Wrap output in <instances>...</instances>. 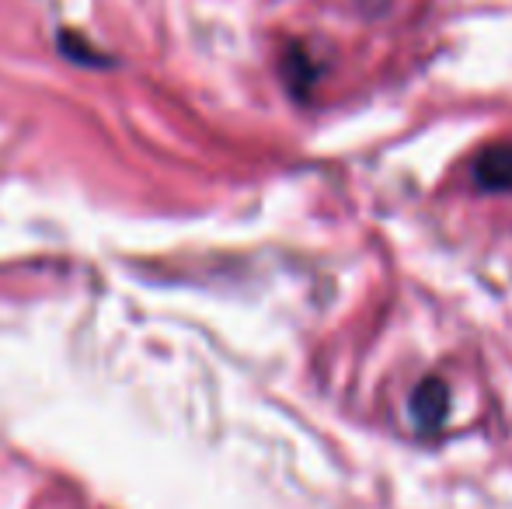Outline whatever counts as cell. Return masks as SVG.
Listing matches in <instances>:
<instances>
[{"label":"cell","instance_id":"6da1fadb","mask_svg":"<svg viewBox=\"0 0 512 509\" xmlns=\"http://www.w3.org/2000/svg\"><path fill=\"white\" fill-rule=\"evenodd\" d=\"M474 185L485 192H512V140L485 147L471 164Z\"/></svg>","mask_w":512,"mask_h":509},{"label":"cell","instance_id":"7a4b0ae2","mask_svg":"<svg viewBox=\"0 0 512 509\" xmlns=\"http://www.w3.org/2000/svg\"><path fill=\"white\" fill-rule=\"evenodd\" d=\"M411 419H415L418 429H436L439 422L446 419V408H450V394H446V384L429 377L415 387L411 394Z\"/></svg>","mask_w":512,"mask_h":509}]
</instances>
